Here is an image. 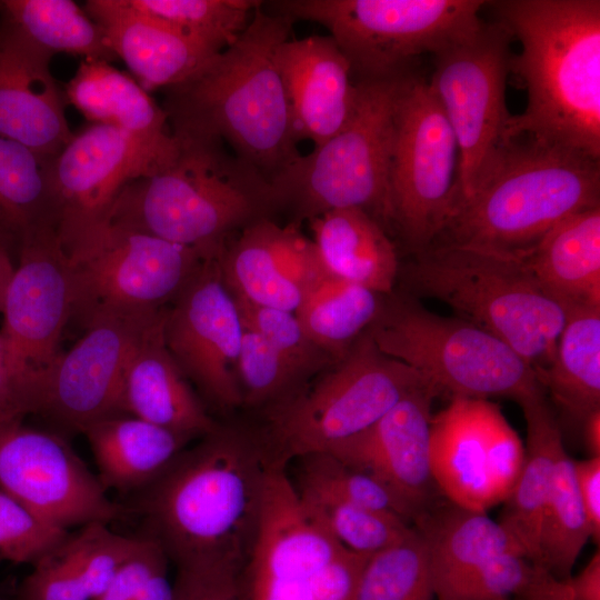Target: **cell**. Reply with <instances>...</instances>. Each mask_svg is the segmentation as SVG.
Returning <instances> with one entry per match:
<instances>
[{
  "instance_id": "obj_1",
  "label": "cell",
  "mask_w": 600,
  "mask_h": 600,
  "mask_svg": "<svg viewBox=\"0 0 600 600\" xmlns=\"http://www.w3.org/2000/svg\"><path fill=\"white\" fill-rule=\"evenodd\" d=\"M292 23L261 4L234 43L164 89L172 134L220 140L269 181L294 161L301 140L276 63Z\"/></svg>"
},
{
  "instance_id": "obj_2",
  "label": "cell",
  "mask_w": 600,
  "mask_h": 600,
  "mask_svg": "<svg viewBox=\"0 0 600 600\" xmlns=\"http://www.w3.org/2000/svg\"><path fill=\"white\" fill-rule=\"evenodd\" d=\"M267 451L218 426L172 464L136 503L148 537L176 564L214 563L243 571L259 526Z\"/></svg>"
},
{
  "instance_id": "obj_3",
  "label": "cell",
  "mask_w": 600,
  "mask_h": 600,
  "mask_svg": "<svg viewBox=\"0 0 600 600\" xmlns=\"http://www.w3.org/2000/svg\"><path fill=\"white\" fill-rule=\"evenodd\" d=\"M520 44L512 72L527 107L507 138H531L600 160V1H489Z\"/></svg>"
},
{
  "instance_id": "obj_4",
  "label": "cell",
  "mask_w": 600,
  "mask_h": 600,
  "mask_svg": "<svg viewBox=\"0 0 600 600\" xmlns=\"http://www.w3.org/2000/svg\"><path fill=\"white\" fill-rule=\"evenodd\" d=\"M178 140L174 159L126 184L106 221L181 246L218 250L237 231L273 219L270 181L256 167L220 140Z\"/></svg>"
},
{
  "instance_id": "obj_5",
  "label": "cell",
  "mask_w": 600,
  "mask_h": 600,
  "mask_svg": "<svg viewBox=\"0 0 600 600\" xmlns=\"http://www.w3.org/2000/svg\"><path fill=\"white\" fill-rule=\"evenodd\" d=\"M599 199L600 160L518 138L484 184L454 208L434 243L522 257L566 218L600 206Z\"/></svg>"
},
{
  "instance_id": "obj_6",
  "label": "cell",
  "mask_w": 600,
  "mask_h": 600,
  "mask_svg": "<svg viewBox=\"0 0 600 600\" xmlns=\"http://www.w3.org/2000/svg\"><path fill=\"white\" fill-rule=\"evenodd\" d=\"M400 271L416 296L437 299L496 336L537 374L551 361L567 313L521 257L434 243Z\"/></svg>"
},
{
  "instance_id": "obj_7",
  "label": "cell",
  "mask_w": 600,
  "mask_h": 600,
  "mask_svg": "<svg viewBox=\"0 0 600 600\" xmlns=\"http://www.w3.org/2000/svg\"><path fill=\"white\" fill-rule=\"evenodd\" d=\"M407 74L356 82L354 106L342 129L270 181L276 213L300 226L330 210L356 208L384 228L391 224L394 114Z\"/></svg>"
},
{
  "instance_id": "obj_8",
  "label": "cell",
  "mask_w": 600,
  "mask_h": 600,
  "mask_svg": "<svg viewBox=\"0 0 600 600\" xmlns=\"http://www.w3.org/2000/svg\"><path fill=\"white\" fill-rule=\"evenodd\" d=\"M431 386L407 364L382 353L366 330L342 359L311 382L270 404L269 460L327 453L356 437L404 396Z\"/></svg>"
},
{
  "instance_id": "obj_9",
  "label": "cell",
  "mask_w": 600,
  "mask_h": 600,
  "mask_svg": "<svg viewBox=\"0 0 600 600\" xmlns=\"http://www.w3.org/2000/svg\"><path fill=\"white\" fill-rule=\"evenodd\" d=\"M378 349L451 398L520 400L542 389L536 370L476 324L426 309L412 297L383 301L367 329Z\"/></svg>"
},
{
  "instance_id": "obj_10",
  "label": "cell",
  "mask_w": 600,
  "mask_h": 600,
  "mask_svg": "<svg viewBox=\"0 0 600 600\" xmlns=\"http://www.w3.org/2000/svg\"><path fill=\"white\" fill-rule=\"evenodd\" d=\"M482 0H283L274 12L329 30L358 81L410 72L411 62L463 41L483 23Z\"/></svg>"
},
{
  "instance_id": "obj_11",
  "label": "cell",
  "mask_w": 600,
  "mask_h": 600,
  "mask_svg": "<svg viewBox=\"0 0 600 600\" xmlns=\"http://www.w3.org/2000/svg\"><path fill=\"white\" fill-rule=\"evenodd\" d=\"M217 250L187 247L108 221L68 252L71 320L83 328L106 316H133L168 307Z\"/></svg>"
},
{
  "instance_id": "obj_12",
  "label": "cell",
  "mask_w": 600,
  "mask_h": 600,
  "mask_svg": "<svg viewBox=\"0 0 600 600\" xmlns=\"http://www.w3.org/2000/svg\"><path fill=\"white\" fill-rule=\"evenodd\" d=\"M511 39L498 21H483L473 34L434 56L428 83L458 146L454 208L484 184L511 143L506 102Z\"/></svg>"
},
{
  "instance_id": "obj_13",
  "label": "cell",
  "mask_w": 600,
  "mask_h": 600,
  "mask_svg": "<svg viewBox=\"0 0 600 600\" xmlns=\"http://www.w3.org/2000/svg\"><path fill=\"white\" fill-rule=\"evenodd\" d=\"M458 146L428 81L401 83L389 176L391 226L420 252L440 237L457 199Z\"/></svg>"
},
{
  "instance_id": "obj_14",
  "label": "cell",
  "mask_w": 600,
  "mask_h": 600,
  "mask_svg": "<svg viewBox=\"0 0 600 600\" xmlns=\"http://www.w3.org/2000/svg\"><path fill=\"white\" fill-rule=\"evenodd\" d=\"M526 448L489 399L451 398L432 414L431 470L438 490L459 507L484 511L503 502L523 468Z\"/></svg>"
},
{
  "instance_id": "obj_15",
  "label": "cell",
  "mask_w": 600,
  "mask_h": 600,
  "mask_svg": "<svg viewBox=\"0 0 600 600\" xmlns=\"http://www.w3.org/2000/svg\"><path fill=\"white\" fill-rule=\"evenodd\" d=\"M178 151L103 124L73 134L49 163L54 228L66 253L106 222L126 184L164 168Z\"/></svg>"
},
{
  "instance_id": "obj_16",
  "label": "cell",
  "mask_w": 600,
  "mask_h": 600,
  "mask_svg": "<svg viewBox=\"0 0 600 600\" xmlns=\"http://www.w3.org/2000/svg\"><path fill=\"white\" fill-rule=\"evenodd\" d=\"M0 488L44 522L68 531L122 517L66 437L23 422L0 428Z\"/></svg>"
},
{
  "instance_id": "obj_17",
  "label": "cell",
  "mask_w": 600,
  "mask_h": 600,
  "mask_svg": "<svg viewBox=\"0 0 600 600\" xmlns=\"http://www.w3.org/2000/svg\"><path fill=\"white\" fill-rule=\"evenodd\" d=\"M161 311L106 316L87 324L83 336L37 376L34 414L62 436L83 433L100 420L123 414L120 391L126 360L138 336Z\"/></svg>"
},
{
  "instance_id": "obj_18",
  "label": "cell",
  "mask_w": 600,
  "mask_h": 600,
  "mask_svg": "<svg viewBox=\"0 0 600 600\" xmlns=\"http://www.w3.org/2000/svg\"><path fill=\"white\" fill-rule=\"evenodd\" d=\"M216 254L164 308L162 332L186 378L218 408L231 409L242 403L237 360L244 327Z\"/></svg>"
},
{
  "instance_id": "obj_19",
  "label": "cell",
  "mask_w": 600,
  "mask_h": 600,
  "mask_svg": "<svg viewBox=\"0 0 600 600\" xmlns=\"http://www.w3.org/2000/svg\"><path fill=\"white\" fill-rule=\"evenodd\" d=\"M71 311L68 256L54 227L46 226L21 242L1 312L7 356L33 390L37 376L60 352Z\"/></svg>"
},
{
  "instance_id": "obj_20",
  "label": "cell",
  "mask_w": 600,
  "mask_h": 600,
  "mask_svg": "<svg viewBox=\"0 0 600 600\" xmlns=\"http://www.w3.org/2000/svg\"><path fill=\"white\" fill-rule=\"evenodd\" d=\"M342 549L307 511L284 466L270 462L243 600H314L316 574Z\"/></svg>"
},
{
  "instance_id": "obj_21",
  "label": "cell",
  "mask_w": 600,
  "mask_h": 600,
  "mask_svg": "<svg viewBox=\"0 0 600 600\" xmlns=\"http://www.w3.org/2000/svg\"><path fill=\"white\" fill-rule=\"evenodd\" d=\"M438 394L432 386L413 390L371 427L327 452L384 484L413 521L436 504L439 491L430 461L431 404Z\"/></svg>"
},
{
  "instance_id": "obj_22",
  "label": "cell",
  "mask_w": 600,
  "mask_h": 600,
  "mask_svg": "<svg viewBox=\"0 0 600 600\" xmlns=\"http://www.w3.org/2000/svg\"><path fill=\"white\" fill-rule=\"evenodd\" d=\"M300 226L258 220L230 237L217 262L230 292L251 303L296 312L324 273Z\"/></svg>"
},
{
  "instance_id": "obj_23",
  "label": "cell",
  "mask_w": 600,
  "mask_h": 600,
  "mask_svg": "<svg viewBox=\"0 0 600 600\" xmlns=\"http://www.w3.org/2000/svg\"><path fill=\"white\" fill-rule=\"evenodd\" d=\"M52 56L1 24L0 136L51 159L73 133L67 99L51 70Z\"/></svg>"
},
{
  "instance_id": "obj_24",
  "label": "cell",
  "mask_w": 600,
  "mask_h": 600,
  "mask_svg": "<svg viewBox=\"0 0 600 600\" xmlns=\"http://www.w3.org/2000/svg\"><path fill=\"white\" fill-rule=\"evenodd\" d=\"M300 140L322 146L347 123L357 86L351 67L330 36L288 39L276 51Z\"/></svg>"
},
{
  "instance_id": "obj_25",
  "label": "cell",
  "mask_w": 600,
  "mask_h": 600,
  "mask_svg": "<svg viewBox=\"0 0 600 600\" xmlns=\"http://www.w3.org/2000/svg\"><path fill=\"white\" fill-rule=\"evenodd\" d=\"M163 310L132 344L122 371L120 409L190 439L203 437L219 424L164 343Z\"/></svg>"
},
{
  "instance_id": "obj_26",
  "label": "cell",
  "mask_w": 600,
  "mask_h": 600,
  "mask_svg": "<svg viewBox=\"0 0 600 600\" xmlns=\"http://www.w3.org/2000/svg\"><path fill=\"white\" fill-rule=\"evenodd\" d=\"M83 10L147 92L180 83L216 54L128 0H89Z\"/></svg>"
},
{
  "instance_id": "obj_27",
  "label": "cell",
  "mask_w": 600,
  "mask_h": 600,
  "mask_svg": "<svg viewBox=\"0 0 600 600\" xmlns=\"http://www.w3.org/2000/svg\"><path fill=\"white\" fill-rule=\"evenodd\" d=\"M311 241L328 277L389 296L400 273L386 228L361 209H334L308 221Z\"/></svg>"
},
{
  "instance_id": "obj_28",
  "label": "cell",
  "mask_w": 600,
  "mask_h": 600,
  "mask_svg": "<svg viewBox=\"0 0 600 600\" xmlns=\"http://www.w3.org/2000/svg\"><path fill=\"white\" fill-rule=\"evenodd\" d=\"M521 258L566 313L600 306V206L566 218Z\"/></svg>"
},
{
  "instance_id": "obj_29",
  "label": "cell",
  "mask_w": 600,
  "mask_h": 600,
  "mask_svg": "<svg viewBox=\"0 0 600 600\" xmlns=\"http://www.w3.org/2000/svg\"><path fill=\"white\" fill-rule=\"evenodd\" d=\"M64 96L92 123L124 131L164 151L174 152L180 147L163 108L109 61L82 59L66 84Z\"/></svg>"
},
{
  "instance_id": "obj_30",
  "label": "cell",
  "mask_w": 600,
  "mask_h": 600,
  "mask_svg": "<svg viewBox=\"0 0 600 600\" xmlns=\"http://www.w3.org/2000/svg\"><path fill=\"white\" fill-rule=\"evenodd\" d=\"M527 423L526 458L520 477L498 521L523 556L539 563L543 512L557 460L564 449L559 424L543 390L522 400Z\"/></svg>"
},
{
  "instance_id": "obj_31",
  "label": "cell",
  "mask_w": 600,
  "mask_h": 600,
  "mask_svg": "<svg viewBox=\"0 0 600 600\" xmlns=\"http://www.w3.org/2000/svg\"><path fill=\"white\" fill-rule=\"evenodd\" d=\"M104 489L140 492L153 483L192 440L129 414L88 427L83 433Z\"/></svg>"
},
{
  "instance_id": "obj_32",
  "label": "cell",
  "mask_w": 600,
  "mask_h": 600,
  "mask_svg": "<svg viewBox=\"0 0 600 600\" xmlns=\"http://www.w3.org/2000/svg\"><path fill=\"white\" fill-rule=\"evenodd\" d=\"M412 524L428 549L437 599L490 559L506 552L523 554L502 526L484 511L451 502L444 507L436 503Z\"/></svg>"
},
{
  "instance_id": "obj_33",
  "label": "cell",
  "mask_w": 600,
  "mask_h": 600,
  "mask_svg": "<svg viewBox=\"0 0 600 600\" xmlns=\"http://www.w3.org/2000/svg\"><path fill=\"white\" fill-rule=\"evenodd\" d=\"M538 379L574 420L582 423L600 410V306L567 311L553 357Z\"/></svg>"
},
{
  "instance_id": "obj_34",
  "label": "cell",
  "mask_w": 600,
  "mask_h": 600,
  "mask_svg": "<svg viewBox=\"0 0 600 600\" xmlns=\"http://www.w3.org/2000/svg\"><path fill=\"white\" fill-rule=\"evenodd\" d=\"M49 163L50 159L0 136V237L14 258L29 234L54 227Z\"/></svg>"
},
{
  "instance_id": "obj_35",
  "label": "cell",
  "mask_w": 600,
  "mask_h": 600,
  "mask_svg": "<svg viewBox=\"0 0 600 600\" xmlns=\"http://www.w3.org/2000/svg\"><path fill=\"white\" fill-rule=\"evenodd\" d=\"M0 22L52 57L117 59L100 27L70 0H0Z\"/></svg>"
},
{
  "instance_id": "obj_36",
  "label": "cell",
  "mask_w": 600,
  "mask_h": 600,
  "mask_svg": "<svg viewBox=\"0 0 600 600\" xmlns=\"http://www.w3.org/2000/svg\"><path fill=\"white\" fill-rule=\"evenodd\" d=\"M383 301L380 293L327 276L294 313L310 339L339 361L377 319Z\"/></svg>"
},
{
  "instance_id": "obj_37",
  "label": "cell",
  "mask_w": 600,
  "mask_h": 600,
  "mask_svg": "<svg viewBox=\"0 0 600 600\" xmlns=\"http://www.w3.org/2000/svg\"><path fill=\"white\" fill-rule=\"evenodd\" d=\"M590 538V527L576 483L573 460L563 449L557 460L543 512L540 566L559 579L569 578Z\"/></svg>"
},
{
  "instance_id": "obj_38",
  "label": "cell",
  "mask_w": 600,
  "mask_h": 600,
  "mask_svg": "<svg viewBox=\"0 0 600 600\" xmlns=\"http://www.w3.org/2000/svg\"><path fill=\"white\" fill-rule=\"evenodd\" d=\"M438 600H572L559 579L519 552L499 554L462 579Z\"/></svg>"
},
{
  "instance_id": "obj_39",
  "label": "cell",
  "mask_w": 600,
  "mask_h": 600,
  "mask_svg": "<svg viewBox=\"0 0 600 600\" xmlns=\"http://www.w3.org/2000/svg\"><path fill=\"white\" fill-rule=\"evenodd\" d=\"M294 488L310 516L348 551L370 557L413 531V524L397 514L356 507L308 488Z\"/></svg>"
},
{
  "instance_id": "obj_40",
  "label": "cell",
  "mask_w": 600,
  "mask_h": 600,
  "mask_svg": "<svg viewBox=\"0 0 600 600\" xmlns=\"http://www.w3.org/2000/svg\"><path fill=\"white\" fill-rule=\"evenodd\" d=\"M140 12L218 53L240 37L258 0H128Z\"/></svg>"
},
{
  "instance_id": "obj_41",
  "label": "cell",
  "mask_w": 600,
  "mask_h": 600,
  "mask_svg": "<svg viewBox=\"0 0 600 600\" xmlns=\"http://www.w3.org/2000/svg\"><path fill=\"white\" fill-rule=\"evenodd\" d=\"M436 588L426 542L413 531L399 543L370 556L357 600H434Z\"/></svg>"
},
{
  "instance_id": "obj_42",
  "label": "cell",
  "mask_w": 600,
  "mask_h": 600,
  "mask_svg": "<svg viewBox=\"0 0 600 600\" xmlns=\"http://www.w3.org/2000/svg\"><path fill=\"white\" fill-rule=\"evenodd\" d=\"M301 473L298 488L316 490L349 504L397 514L410 523L413 514L384 484L360 470L353 469L330 453H318L299 459Z\"/></svg>"
},
{
  "instance_id": "obj_43",
  "label": "cell",
  "mask_w": 600,
  "mask_h": 600,
  "mask_svg": "<svg viewBox=\"0 0 600 600\" xmlns=\"http://www.w3.org/2000/svg\"><path fill=\"white\" fill-rule=\"evenodd\" d=\"M242 402L272 404L309 379L258 333L244 328L237 360Z\"/></svg>"
},
{
  "instance_id": "obj_44",
  "label": "cell",
  "mask_w": 600,
  "mask_h": 600,
  "mask_svg": "<svg viewBox=\"0 0 600 600\" xmlns=\"http://www.w3.org/2000/svg\"><path fill=\"white\" fill-rule=\"evenodd\" d=\"M143 537H126L92 522L69 534L61 551L80 577L91 600L108 587L119 568L138 550Z\"/></svg>"
},
{
  "instance_id": "obj_45",
  "label": "cell",
  "mask_w": 600,
  "mask_h": 600,
  "mask_svg": "<svg viewBox=\"0 0 600 600\" xmlns=\"http://www.w3.org/2000/svg\"><path fill=\"white\" fill-rule=\"evenodd\" d=\"M233 297L243 327L261 336L308 379L337 362L310 339L294 312L259 306Z\"/></svg>"
},
{
  "instance_id": "obj_46",
  "label": "cell",
  "mask_w": 600,
  "mask_h": 600,
  "mask_svg": "<svg viewBox=\"0 0 600 600\" xmlns=\"http://www.w3.org/2000/svg\"><path fill=\"white\" fill-rule=\"evenodd\" d=\"M69 534L38 518L0 488V561L34 566Z\"/></svg>"
},
{
  "instance_id": "obj_47",
  "label": "cell",
  "mask_w": 600,
  "mask_h": 600,
  "mask_svg": "<svg viewBox=\"0 0 600 600\" xmlns=\"http://www.w3.org/2000/svg\"><path fill=\"white\" fill-rule=\"evenodd\" d=\"M19 600H91L60 547L33 566L22 581Z\"/></svg>"
},
{
  "instance_id": "obj_48",
  "label": "cell",
  "mask_w": 600,
  "mask_h": 600,
  "mask_svg": "<svg viewBox=\"0 0 600 600\" xmlns=\"http://www.w3.org/2000/svg\"><path fill=\"white\" fill-rule=\"evenodd\" d=\"M242 571L213 563L177 566L174 600H243Z\"/></svg>"
},
{
  "instance_id": "obj_49",
  "label": "cell",
  "mask_w": 600,
  "mask_h": 600,
  "mask_svg": "<svg viewBox=\"0 0 600 600\" xmlns=\"http://www.w3.org/2000/svg\"><path fill=\"white\" fill-rule=\"evenodd\" d=\"M142 537L138 550L119 568L96 600H134L156 572L168 568L169 557L162 546L151 537Z\"/></svg>"
},
{
  "instance_id": "obj_50",
  "label": "cell",
  "mask_w": 600,
  "mask_h": 600,
  "mask_svg": "<svg viewBox=\"0 0 600 600\" xmlns=\"http://www.w3.org/2000/svg\"><path fill=\"white\" fill-rule=\"evenodd\" d=\"M369 557L342 549L313 579L314 600H357L360 577Z\"/></svg>"
},
{
  "instance_id": "obj_51",
  "label": "cell",
  "mask_w": 600,
  "mask_h": 600,
  "mask_svg": "<svg viewBox=\"0 0 600 600\" xmlns=\"http://www.w3.org/2000/svg\"><path fill=\"white\" fill-rule=\"evenodd\" d=\"M34 409L33 388L10 363L0 337V428L23 422Z\"/></svg>"
},
{
  "instance_id": "obj_52",
  "label": "cell",
  "mask_w": 600,
  "mask_h": 600,
  "mask_svg": "<svg viewBox=\"0 0 600 600\" xmlns=\"http://www.w3.org/2000/svg\"><path fill=\"white\" fill-rule=\"evenodd\" d=\"M578 493L590 527L591 539L600 540V457L574 461Z\"/></svg>"
},
{
  "instance_id": "obj_53",
  "label": "cell",
  "mask_w": 600,
  "mask_h": 600,
  "mask_svg": "<svg viewBox=\"0 0 600 600\" xmlns=\"http://www.w3.org/2000/svg\"><path fill=\"white\" fill-rule=\"evenodd\" d=\"M572 600H600V552L576 576L567 578Z\"/></svg>"
},
{
  "instance_id": "obj_54",
  "label": "cell",
  "mask_w": 600,
  "mask_h": 600,
  "mask_svg": "<svg viewBox=\"0 0 600 600\" xmlns=\"http://www.w3.org/2000/svg\"><path fill=\"white\" fill-rule=\"evenodd\" d=\"M134 600H174V586L169 580L168 568L156 572Z\"/></svg>"
},
{
  "instance_id": "obj_55",
  "label": "cell",
  "mask_w": 600,
  "mask_h": 600,
  "mask_svg": "<svg viewBox=\"0 0 600 600\" xmlns=\"http://www.w3.org/2000/svg\"><path fill=\"white\" fill-rule=\"evenodd\" d=\"M14 268L16 258L9 246L0 237V313L2 312L4 297Z\"/></svg>"
},
{
  "instance_id": "obj_56",
  "label": "cell",
  "mask_w": 600,
  "mask_h": 600,
  "mask_svg": "<svg viewBox=\"0 0 600 600\" xmlns=\"http://www.w3.org/2000/svg\"><path fill=\"white\" fill-rule=\"evenodd\" d=\"M582 424L590 457H600V410L588 416Z\"/></svg>"
},
{
  "instance_id": "obj_57",
  "label": "cell",
  "mask_w": 600,
  "mask_h": 600,
  "mask_svg": "<svg viewBox=\"0 0 600 600\" xmlns=\"http://www.w3.org/2000/svg\"><path fill=\"white\" fill-rule=\"evenodd\" d=\"M0 34H1V22H0Z\"/></svg>"
}]
</instances>
